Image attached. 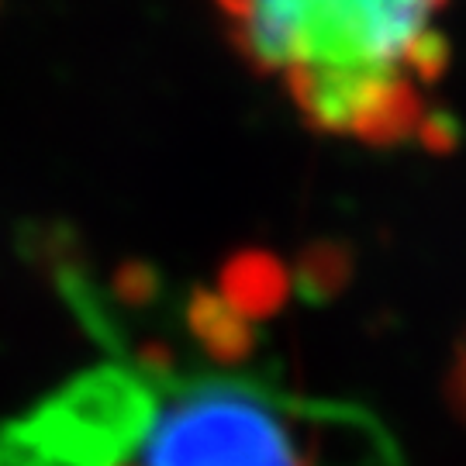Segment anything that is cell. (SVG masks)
Segmentation results:
<instances>
[{"mask_svg":"<svg viewBox=\"0 0 466 466\" xmlns=\"http://www.w3.org/2000/svg\"><path fill=\"white\" fill-rule=\"evenodd\" d=\"M0 429V466H400L380 421L259 370L128 350Z\"/></svg>","mask_w":466,"mask_h":466,"instance_id":"cell-1","label":"cell"},{"mask_svg":"<svg viewBox=\"0 0 466 466\" xmlns=\"http://www.w3.org/2000/svg\"><path fill=\"white\" fill-rule=\"evenodd\" d=\"M446 0H221L235 42L315 128L363 146L446 149Z\"/></svg>","mask_w":466,"mask_h":466,"instance_id":"cell-2","label":"cell"}]
</instances>
